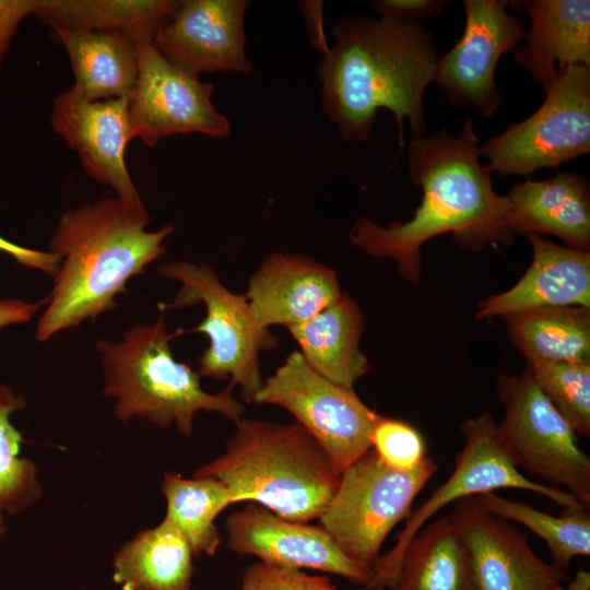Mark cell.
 <instances>
[{
	"mask_svg": "<svg viewBox=\"0 0 590 590\" xmlns=\"http://www.w3.org/2000/svg\"><path fill=\"white\" fill-rule=\"evenodd\" d=\"M146 210L110 198L63 213L50 238L59 259L45 310L36 324L37 341L96 319L116 307L128 281L165 253L174 226L151 232Z\"/></svg>",
	"mask_w": 590,
	"mask_h": 590,
	"instance_id": "obj_3",
	"label": "cell"
},
{
	"mask_svg": "<svg viewBox=\"0 0 590 590\" xmlns=\"http://www.w3.org/2000/svg\"><path fill=\"white\" fill-rule=\"evenodd\" d=\"M527 236L532 245L529 268L512 287L480 303L476 319L550 307H590V252Z\"/></svg>",
	"mask_w": 590,
	"mask_h": 590,
	"instance_id": "obj_19",
	"label": "cell"
},
{
	"mask_svg": "<svg viewBox=\"0 0 590 590\" xmlns=\"http://www.w3.org/2000/svg\"><path fill=\"white\" fill-rule=\"evenodd\" d=\"M508 226L515 235L550 234L575 249H590V189L577 173H557L545 180L512 186Z\"/></svg>",
	"mask_w": 590,
	"mask_h": 590,
	"instance_id": "obj_21",
	"label": "cell"
},
{
	"mask_svg": "<svg viewBox=\"0 0 590 590\" xmlns=\"http://www.w3.org/2000/svg\"><path fill=\"white\" fill-rule=\"evenodd\" d=\"M256 404L278 405L288 411L323 448L341 473L371 449V435L380 416L355 393L310 368L298 350L263 384Z\"/></svg>",
	"mask_w": 590,
	"mask_h": 590,
	"instance_id": "obj_11",
	"label": "cell"
},
{
	"mask_svg": "<svg viewBox=\"0 0 590 590\" xmlns=\"http://www.w3.org/2000/svg\"><path fill=\"white\" fill-rule=\"evenodd\" d=\"M160 308V307H158ZM187 330L167 331L165 310L150 326H135L120 342L98 340L103 393L115 398V416L122 422L145 418L161 428L175 424L190 437L197 412H216L237 422L244 406L233 397L229 384L217 393L202 389L201 376L189 365L175 359L170 341Z\"/></svg>",
	"mask_w": 590,
	"mask_h": 590,
	"instance_id": "obj_5",
	"label": "cell"
},
{
	"mask_svg": "<svg viewBox=\"0 0 590 590\" xmlns=\"http://www.w3.org/2000/svg\"><path fill=\"white\" fill-rule=\"evenodd\" d=\"M287 330L307 365L335 384L353 388L370 368L359 349L363 312L347 293L342 292L315 317Z\"/></svg>",
	"mask_w": 590,
	"mask_h": 590,
	"instance_id": "obj_22",
	"label": "cell"
},
{
	"mask_svg": "<svg viewBox=\"0 0 590 590\" xmlns=\"http://www.w3.org/2000/svg\"><path fill=\"white\" fill-rule=\"evenodd\" d=\"M43 306L45 298L34 303L14 298L0 299V330L12 324L27 323Z\"/></svg>",
	"mask_w": 590,
	"mask_h": 590,
	"instance_id": "obj_38",
	"label": "cell"
},
{
	"mask_svg": "<svg viewBox=\"0 0 590 590\" xmlns=\"http://www.w3.org/2000/svg\"><path fill=\"white\" fill-rule=\"evenodd\" d=\"M504 416L497 430L512 463L538 480L590 504V458L578 435L527 369L497 381Z\"/></svg>",
	"mask_w": 590,
	"mask_h": 590,
	"instance_id": "obj_9",
	"label": "cell"
},
{
	"mask_svg": "<svg viewBox=\"0 0 590 590\" xmlns=\"http://www.w3.org/2000/svg\"><path fill=\"white\" fill-rule=\"evenodd\" d=\"M72 68V87L88 101L130 96L139 71V49L115 32L55 28Z\"/></svg>",
	"mask_w": 590,
	"mask_h": 590,
	"instance_id": "obj_23",
	"label": "cell"
},
{
	"mask_svg": "<svg viewBox=\"0 0 590 590\" xmlns=\"http://www.w3.org/2000/svg\"><path fill=\"white\" fill-rule=\"evenodd\" d=\"M334 44L317 67L321 109L347 142L366 141L379 109L412 138L424 135L423 99L439 58L434 37L421 22L351 14L333 26Z\"/></svg>",
	"mask_w": 590,
	"mask_h": 590,
	"instance_id": "obj_2",
	"label": "cell"
},
{
	"mask_svg": "<svg viewBox=\"0 0 590 590\" xmlns=\"http://www.w3.org/2000/svg\"><path fill=\"white\" fill-rule=\"evenodd\" d=\"M177 0H36L33 14L54 30L121 33L141 47L178 9Z\"/></svg>",
	"mask_w": 590,
	"mask_h": 590,
	"instance_id": "obj_24",
	"label": "cell"
},
{
	"mask_svg": "<svg viewBox=\"0 0 590 590\" xmlns=\"http://www.w3.org/2000/svg\"><path fill=\"white\" fill-rule=\"evenodd\" d=\"M240 590H335V587L328 577L260 560L245 570Z\"/></svg>",
	"mask_w": 590,
	"mask_h": 590,
	"instance_id": "obj_33",
	"label": "cell"
},
{
	"mask_svg": "<svg viewBox=\"0 0 590 590\" xmlns=\"http://www.w3.org/2000/svg\"><path fill=\"white\" fill-rule=\"evenodd\" d=\"M460 429L464 444L450 476L420 507L412 510L394 545L377 558L368 582L356 590H391L412 539L436 514L452 503L496 489L517 488L543 495L564 509L586 506L571 494L532 481L517 469L503 446L492 414L470 417Z\"/></svg>",
	"mask_w": 590,
	"mask_h": 590,
	"instance_id": "obj_8",
	"label": "cell"
},
{
	"mask_svg": "<svg viewBox=\"0 0 590 590\" xmlns=\"http://www.w3.org/2000/svg\"><path fill=\"white\" fill-rule=\"evenodd\" d=\"M528 118L480 144L491 173L530 176L590 152V67L562 69Z\"/></svg>",
	"mask_w": 590,
	"mask_h": 590,
	"instance_id": "obj_10",
	"label": "cell"
},
{
	"mask_svg": "<svg viewBox=\"0 0 590 590\" xmlns=\"http://www.w3.org/2000/svg\"><path fill=\"white\" fill-rule=\"evenodd\" d=\"M163 276L180 283L173 303L158 307L184 308L205 306V317L187 332L204 333L209 345L200 355L201 377L229 381L240 388L246 402H252L263 384L259 355L278 346L279 339L253 317L245 294L226 288L212 267L177 261L158 268Z\"/></svg>",
	"mask_w": 590,
	"mask_h": 590,
	"instance_id": "obj_6",
	"label": "cell"
},
{
	"mask_svg": "<svg viewBox=\"0 0 590 590\" xmlns=\"http://www.w3.org/2000/svg\"><path fill=\"white\" fill-rule=\"evenodd\" d=\"M371 449L390 468L409 471L426 457L421 433L409 423L380 415L371 435Z\"/></svg>",
	"mask_w": 590,
	"mask_h": 590,
	"instance_id": "obj_32",
	"label": "cell"
},
{
	"mask_svg": "<svg viewBox=\"0 0 590 590\" xmlns=\"http://www.w3.org/2000/svg\"><path fill=\"white\" fill-rule=\"evenodd\" d=\"M480 142L474 121L468 116L453 134L444 128L412 138L408 167L423 197L412 219L384 227L359 217L350 240L361 251L397 262L402 278L421 279V248L432 238L451 233L464 249L512 243L508 226V200L493 188L491 172L480 162Z\"/></svg>",
	"mask_w": 590,
	"mask_h": 590,
	"instance_id": "obj_1",
	"label": "cell"
},
{
	"mask_svg": "<svg viewBox=\"0 0 590 590\" xmlns=\"http://www.w3.org/2000/svg\"><path fill=\"white\" fill-rule=\"evenodd\" d=\"M341 294L334 270L312 258L280 251L264 259L245 293L255 319L266 328L303 323Z\"/></svg>",
	"mask_w": 590,
	"mask_h": 590,
	"instance_id": "obj_18",
	"label": "cell"
},
{
	"mask_svg": "<svg viewBox=\"0 0 590 590\" xmlns=\"http://www.w3.org/2000/svg\"><path fill=\"white\" fill-rule=\"evenodd\" d=\"M297 3L304 17L310 44L322 57L326 56L329 52L330 47L323 28V2L305 0L298 1Z\"/></svg>",
	"mask_w": 590,
	"mask_h": 590,
	"instance_id": "obj_37",
	"label": "cell"
},
{
	"mask_svg": "<svg viewBox=\"0 0 590 590\" xmlns=\"http://www.w3.org/2000/svg\"><path fill=\"white\" fill-rule=\"evenodd\" d=\"M5 533L4 518L0 514V538Z\"/></svg>",
	"mask_w": 590,
	"mask_h": 590,
	"instance_id": "obj_40",
	"label": "cell"
},
{
	"mask_svg": "<svg viewBox=\"0 0 590 590\" xmlns=\"http://www.w3.org/2000/svg\"><path fill=\"white\" fill-rule=\"evenodd\" d=\"M193 557L188 541L164 518L116 553L113 579L122 590H190Z\"/></svg>",
	"mask_w": 590,
	"mask_h": 590,
	"instance_id": "obj_25",
	"label": "cell"
},
{
	"mask_svg": "<svg viewBox=\"0 0 590 590\" xmlns=\"http://www.w3.org/2000/svg\"><path fill=\"white\" fill-rule=\"evenodd\" d=\"M507 0H464V30L460 39L439 56L434 83L457 107L472 106L482 118L492 117L505 99L495 83L499 59L523 39V20L507 11Z\"/></svg>",
	"mask_w": 590,
	"mask_h": 590,
	"instance_id": "obj_13",
	"label": "cell"
},
{
	"mask_svg": "<svg viewBox=\"0 0 590 590\" xmlns=\"http://www.w3.org/2000/svg\"><path fill=\"white\" fill-rule=\"evenodd\" d=\"M448 3L447 0H374L370 5L380 17L421 22L422 19L441 13Z\"/></svg>",
	"mask_w": 590,
	"mask_h": 590,
	"instance_id": "obj_34",
	"label": "cell"
},
{
	"mask_svg": "<svg viewBox=\"0 0 590 590\" xmlns=\"http://www.w3.org/2000/svg\"><path fill=\"white\" fill-rule=\"evenodd\" d=\"M162 493L166 500L165 518L188 541L193 556L214 555L221 544L215 519L234 504L226 485L213 477L186 479L168 472L162 482Z\"/></svg>",
	"mask_w": 590,
	"mask_h": 590,
	"instance_id": "obj_28",
	"label": "cell"
},
{
	"mask_svg": "<svg viewBox=\"0 0 590 590\" xmlns=\"http://www.w3.org/2000/svg\"><path fill=\"white\" fill-rule=\"evenodd\" d=\"M248 0H184L158 31L154 45L174 66L200 73L250 74L246 55Z\"/></svg>",
	"mask_w": 590,
	"mask_h": 590,
	"instance_id": "obj_15",
	"label": "cell"
},
{
	"mask_svg": "<svg viewBox=\"0 0 590 590\" xmlns=\"http://www.w3.org/2000/svg\"><path fill=\"white\" fill-rule=\"evenodd\" d=\"M25 401L8 385L0 384V514L14 516L42 497V485L35 463L20 457L22 434L10 421Z\"/></svg>",
	"mask_w": 590,
	"mask_h": 590,
	"instance_id": "obj_30",
	"label": "cell"
},
{
	"mask_svg": "<svg viewBox=\"0 0 590 590\" xmlns=\"http://www.w3.org/2000/svg\"><path fill=\"white\" fill-rule=\"evenodd\" d=\"M567 590H590L589 573L585 570H579L575 579L567 587Z\"/></svg>",
	"mask_w": 590,
	"mask_h": 590,
	"instance_id": "obj_39",
	"label": "cell"
},
{
	"mask_svg": "<svg viewBox=\"0 0 590 590\" xmlns=\"http://www.w3.org/2000/svg\"><path fill=\"white\" fill-rule=\"evenodd\" d=\"M235 424L225 451L193 476L224 483L234 504L255 503L296 522L319 519L340 474L316 439L297 422L241 417Z\"/></svg>",
	"mask_w": 590,
	"mask_h": 590,
	"instance_id": "obj_4",
	"label": "cell"
},
{
	"mask_svg": "<svg viewBox=\"0 0 590 590\" xmlns=\"http://www.w3.org/2000/svg\"><path fill=\"white\" fill-rule=\"evenodd\" d=\"M138 49V79L129 98L132 139L156 146L176 134L214 139L231 134V121L212 103L213 84L170 63L154 43Z\"/></svg>",
	"mask_w": 590,
	"mask_h": 590,
	"instance_id": "obj_12",
	"label": "cell"
},
{
	"mask_svg": "<svg viewBox=\"0 0 590 590\" xmlns=\"http://www.w3.org/2000/svg\"><path fill=\"white\" fill-rule=\"evenodd\" d=\"M526 369L576 434L590 437V362L528 359Z\"/></svg>",
	"mask_w": 590,
	"mask_h": 590,
	"instance_id": "obj_31",
	"label": "cell"
},
{
	"mask_svg": "<svg viewBox=\"0 0 590 590\" xmlns=\"http://www.w3.org/2000/svg\"><path fill=\"white\" fill-rule=\"evenodd\" d=\"M225 528L234 553L287 568L338 575L359 587L369 580L370 574L352 562L320 524L291 521L250 503L232 512Z\"/></svg>",
	"mask_w": 590,
	"mask_h": 590,
	"instance_id": "obj_17",
	"label": "cell"
},
{
	"mask_svg": "<svg viewBox=\"0 0 590 590\" xmlns=\"http://www.w3.org/2000/svg\"><path fill=\"white\" fill-rule=\"evenodd\" d=\"M36 0H0V67L19 24L35 10Z\"/></svg>",
	"mask_w": 590,
	"mask_h": 590,
	"instance_id": "obj_35",
	"label": "cell"
},
{
	"mask_svg": "<svg viewBox=\"0 0 590 590\" xmlns=\"http://www.w3.org/2000/svg\"><path fill=\"white\" fill-rule=\"evenodd\" d=\"M529 14L531 26L526 45L511 52L515 62L527 70L543 91L558 72L571 64L590 67V1H516Z\"/></svg>",
	"mask_w": 590,
	"mask_h": 590,
	"instance_id": "obj_20",
	"label": "cell"
},
{
	"mask_svg": "<svg viewBox=\"0 0 590 590\" xmlns=\"http://www.w3.org/2000/svg\"><path fill=\"white\" fill-rule=\"evenodd\" d=\"M527 359L590 362V307H550L504 317Z\"/></svg>",
	"mask_w": 590,
	"mask_h": 590,
	"instance_id": "obj_27",
	"label": "cell"
},
{
	"mask_svg": "<svg viewBox=\"0 0 590 590\" xmlns=\"http://www.w3.org/2000/svg\"><path fill=\"white\" fill-rule=\"evenodd\" d=\"M467 544L477 590H567L565 570L541 559L524 534L474 497L451 511Z\"/></svg>",
	"mask_w": 590,
	"mask_h": 590,
	"instance_id": "obj_16",
	"label": "cell"
},
{
	"mask_svg": "<svg viewBox=\"0 0 590 590\" xmlns=\"http://www.w3.org/2000/svg\"><path fill=\"white\" fill-rule=\"evenodd\" d=\"M0 252L11 256L19 264L35 269L54 278L59 259L50 251L30 249L11 243L0 236Z\"/></svg>",
	"mask_w": 590,
	"mask_h": 590,
	"instance_id": "obj_36",
	"label": "cell"
},
{
	"mask_svg": "<svg viewBox=\"0 0 590 590\" xmlns=\"http://www.w3.org/2000/svg\"><path fill=\"white\" fill-rule=\"evenodd\" d=\"M391 590H477L467 544L450 514L412 539Z\"/></svg>",
	"mask_w": 590,
	"mask_h": 590,
	"instance_id": "obj_26",
	"label": "cell"
},
{
	"mask_svg": "<svg viewBox=\"0 0 590 590\" xmlns=\"http://www.w3.org/2000/svg\"><path fill=\"white\" fill-rule=\"evenodd\" d=\"M489 514L521 523L545 543L553 564L566 570L577 556L590 555V514L587 506L566 508L559 516L538 510L531 505L510 500L494 492L474 496Z\"/></svg>",
	"mask_w": 590,
	"mask_h": 590,
	"instance_id": "obj_29",
	"label": "cell"
},
{
	"mask_svg": "<svg viewBox=\"0 0 590 590\" xmlns=\"http://www.w3.org/2000/svg\"><path fill=\"white\" fill-rule=\"evenodd\" d=\"M129 98L88 101L70 87L55 98L50 123L92 178L110 186L127 205L145 210L125 158L132 140Z\"/></svg>",
	"mask_w": 590,
	"mask_h": 590,
	"instance_id": "obj_14",
	"label": "cell"
},
{
	"mask_svg": "<svg viewBox=\"0 0 590 590\" xmlns=\"http://www.w3.org/2000/svg\"><path fill=\"white\" fill-rule=\"evenodd\" d=\"M437 470L427 456L412 470H396L369 449L341 473L319 524L352 562L370 574L384 541L408 519L416 496Z\"/></svg>",
	"mask_w": 590,
	"mask_h": 590,
	"instance_id": "obj_7",
	"label": "cell"
}]
</instances>
